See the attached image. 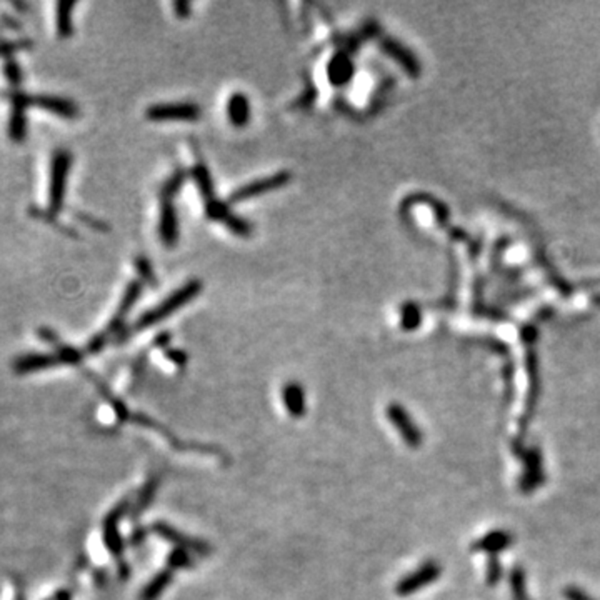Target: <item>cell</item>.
Masks as SVG:
<instances>
[{
  "mask_svg": "<svg viewBox=\"0 0 600 600\" xmlns=\"http://www.w3.org/2000/svg\"><path fill=\"white\" fill-rule=\"evenodd\" d=\"M288 180H290V174H288V172H278L276 175L264 177V179H259L255 180V182H250L244 185V187L237 189L235 192L230 195V202H244V200L257 197V195L272 192V190L281 189L286 184H288Z\"/></svg>",
  "mask_w": 600,
  "mask_h": 600,
  "instance_id": "52a82bcc",
  "label": "cell"
},
{
  "mask_svg": "<svg viewBox=\"0 0 600 600\" xmlns=\"http://www.w3.org/2000/svg\"><path fill=\"white\" fill-rule=\"evenodd\" d=\"M352 72H353V65L346 54L336 55V57L332 59V62L329 64L327 73H329L330 82H332L334 86H343V83H347V81L352 76Z\"/></svg>",
  "mask_w": 600,
  "mask_h": 600,
  "instance_id": "2e32d148",
  "label": "cell"
},
{
  "mask_svg": "<svg viewBox=\"0 0 600 600\" xmlns=\"http://www.w3.org/2000/svg\"><path fill=\"white\" fill-rule=\"evenodd\" d=\"M160 235L167 245H175L177 237H179V224H177L175 207L172 206L170 200L165 199L160 213Z\"/></svg>",
  "mask_w": 600,
  "mask_h": 600,
  "instance_id": "4fadbf2b",
  "label": "cell"
},
{
  "mask_svg": "<svg viewBox=\"0 0 600 600\" xmlns=\"http://www.w3.org/2000/svg\"><path fill=\"white\" fill-rule=\"evenodd\" d=\"M283 406L292 418H302L307 412L305 392L299 382H287L282 389Z\"/></svg>",
  "mask_w": 600,
  "mask_h": 600,
  "instance_id": "8fae6325",
  "label": "cell"
},
{
  "mask_svg": "<svg viewBox=\"0 0 600 600\" xmlns=\"http://www.w3.org/2000/svg\"><path fill=\"white\" fill-rule=\"evenodd\" d=\"M165 355H167V359H169L170 362H174L175 365L187 364V353L182 352V351H177V348H174V351H167Z\"/></svg>",
  "mask_w": 600,
  "mask_h": 600,
  "instance_id": "d4e9b609",
  "label": "cell"
},
{
  "mask_svg": "<svg viewBox=\"0 0 600 600\" xmlns=\"http://www.w3.org/2000/svg\"><path fill=\"white\" fill-rule=\"evenodd\" d=\"M146 539H147V530L142 529V527H137L132 532V536H130V542H132L136 547H139V546H142L143 542H146Z\"/></svg>",
  "mask_w": 600,
  "mask_h": 600,
  "instance_id": "484cf974",
  "label": "cell"
},
{
  "mask_svg": "<svg viewBox=\"0 0 600 600\" xmlns=\"http://www.w3.org/2000/svg\"><path fill=\"white\" fill-rule=\"evenodd\" d=\"M76 7L73 2H59L57 4V32L60 37H69L72 34V8Z\"/></svg>",
  "mask_w": 600,
  "mask_h": 600,
  "instance_id": "d6986e66",
  "label": "cell"
},
{
  "mask_svg": "<svg viewBox=\"0 0 600 600\" xmlns=\"http://www.w3.org/2000/svg\"><path fill=\"white\" fill-rule=\"evenodd\" d=\"M520 457H522L524 462V473L522 477H520V483L519 487L522 488V492H532L536 490L537 487H541L543 483V469H542V455L541 450L537 447L527 449V450H520Z\"/></svg>",
  "mask_w": 600,
  "mask_h": 600,
  "instance_id": "ba28073f",
  "label": "cell"
},
{
  "mask_svg": "<svg viewBox=\"0 0 600 600\" xmlns=\"http://www.w3.org/2000/svg\"><path fill=\"white\" fill-rule=\"evenodd\" d=\"M146 115L151 120H195L202 115V110L195 104H160L148 107Z\"/></svg>",
  "mask_w": 600,
  "mask_h": 600,
  "instance_id": "9c48e42d",
  "label": "cell"
},
{
  "mask_svg": "<svg viewBox=\"0 0 600 600\" xmlns=\"http://www.w3.org/2000/svg\"><path fill=\"white\" fill-rule=\"evenodd\" d=\"M194 565H195V560L192 553L184 551V548H174V551H170L169 555H167V567L172 570L192 569Z\"/></svg>",
  "mask_w": 600,
  "mask_h": 600,
  "instance_id": "44dd1931",
  "label": "cell"
},
{
  "mask_svg": "<svg viewBox=\"0 0 600 600\" xmlns=\"http://www.w3.org/2000/svg\"><path fill=\"white\" fill-rule=\"evenodd\" d=\"M174 7L177 8V11H180V12H179V16H182V17L189 16V8H190L189 4H180V2H177Z\"/></svg>",
  "mask_w": 600,
  "mask_h": 600,
  "instance_id": "f546056e",
  "label": "cell"
},
{
  "mask_svg": "<svg viewBox=\"0 0 600 600\" xmlns=\"http://www.w3.org/2000/svg\"><path fill=\"white\" fill-rule=\"evenodd\" d=\"M159 487H160V477L151 476L147 478V482L143 483L141 490L137 492L136 500L132 502V507H130V515H132L134 519L141 517L148 507H151L153 499H155Z\"/></svg>",
  "mask_w": 600,
  "mask_h": 600,
  "instance_id": "7c38bea8",
  "label": "cell"
},
{
  "mask_svg": "<svg viewBox=\"0 0 600 600\" xmlns=\"http://www.w3.org/2000/svg\"><path fill=\"white\" fill-rule=\"evenodd\" d=\"M152 532L155 534V536H159L160 539H164V541L170 542L172 546H175V548H184V551H187L190 553H197V555L207 557L212 553V546L206 541H202V539H195L190 537L187 534L180 532V530H177L175 527H172L167 522H155L152 524Z\"/></svg>",
  "mask_w": 600,
  "mask_h": 600,
  "instance_id": "277c9868",
  "label": "cell"
},
{
  "mask_svg": "<svg viewBox=\"0 0 600 600\" xmlns=\"http://www.w3.org/2000/svg\"><path fill=\"white\" fill-rule=\"evenodd\" d=\"M130 507H132V502H130V499H124L122 502H119V504L115 505L114 509L105 515L104 524H102L104 543H105V547L109 548V552L112 553L115 559H117L119 577L124 580L129 579L130 567L125 564V560H124L125 547H124V539H122V536H120L119 524H120V520H122L124 515L130 512Z\"/></svg>",
  "mask_w": 600,
  "mask_h": 600,
  "instance_id": "6da1fadb",
  "label": "cell"
},
{
  "mask_svg": "<svg viewBox=\"0 0 600 600\" xmlns=\"http://www.w3.org/2000/svg\"><path fill=\"white\" fill-rule=\"evenodd\" d=\"M139 294H141V283H137V282L136 283H130L129 288H127V292H125V295H124V299H122V304H120V307H119V312L115 314L114 322H112V325H110V329L117 327L119 324H122L124 317L129 314L130 307H132L134 302H136L139 299Z\"/></svg>",
  "mask_w": 600,
  "mask_h": 600,
  "instance_id": "ffe728a7",
  "label": "cell"
},
{
  "mask_svg": "<svg viewBox=\"0 0 600 600\" xmlns=\"http://www.w3.org/2000/svg\"><path fill=\"white\" fill-rule=\"evenodd\" d=\"M6 73H7L8 81H11L12 83H18V81H20V72H18V67H17L16 62H8L7 64Z\"/></svg>",
  "mask_w": 600,
  "mask_h": 600,
  "instance_id": "4316f807",
  "label": "cell"
},
{
  "mask_svg": "<svg viewBox=\"0 0 600 600\" xmlns=\"http://www.w3.org/2000/svg\"><path fill=\"white\" fill-rule=\"evenodd\" d=\"M510 585H512L514 600H529L527 585H525V574L522 567H515L510 572Z\"/></svg>",
  "mask_w": 600,
  "mask_h": 600,
  "instance_id": "7402d4cb",
  "label": "cell"
},
{
  "mask_svg": "<svg viewBox=\"0 0 600 600\" xmlns=\"http://www.w3.org/2000/svg\"><path fill=\"white\" fill-rule=\"evenodd\" d=\"M502 577V565L497 555H488L487 562V582L488 585H495Z\"/></svg>",
  "mask_w": 600,
  "mask_h": 600,
  "instance_id": "cb8c5ba5",
  "label": "cell"
},
{
  "mask_svg": "<svg viewBox=\"0 0 600 600\" xmlns=\"http://www.w3.org/2000/svg\"><path fill=\"white\" fill-rule=\"evenodd\" d=\"M387 418L390 420V424L394 425V429L399 432L400 437H402L404 442H406V445H408L411 449H418L422 445V442H424V434H422V430L418 429L417 422L413 420L411 413L407 412L406 407H402L400 404H390L387 407Z\"/></svg>",
  "mask_w": 600,
  "mask_h": 600,
  "instance_id": "5b68a950",
  "label": "cell"
},
{
  "mask_svg": "<svg viewBox=\"0 0 600 600\" xmlns=\"http://www.w3.org/2000/svg\"><path fill=\"white\" fill-rule=\"evenodd\" d=\"M172 580H174V570L169 569V567L164 570L157 572V574L151 579V582L143 587V590L141 592V600H157L162 594L165 592V589L169 587Z\"/></svg>",
  "mask_w": 600,
  "mask_h": 600,
  "instance_id": "5bb4252c",
  "label": "cell"
},
{
  "mask_svg": "<svg viewBox=\"0 0 600 600\" xmlns=\"http://www.w3.org/2000/svg\"><path fill=\"white\" fill-rule=\"evenodd\" d=\"M440 574L442 567L435 560H425L417 570L411 572V574L399 580L397 585H395V594L400 595V597L416 594L418 590L427 587V585L435 582Z\"/></svg>",
  "mask_w": 600,
  "mask_h": 600,
  "instance_id": "8992f818",
  "label": "cell"
},
{
  "mask_svg": "<svg viewBox=\"0 0 600 600\" xmlns=\"http://www.w3.org/2000/svg\"><path fill=\"white\" fill-rule=\"evenodd\" d=\"M34 104L40 109L49 110V112L62 115V117H76L77 115V105L73 102L67 99H60V97H37L34 99Z\"/></svg>",
  "mask_w": 600,
  "mask_h": 600,
  "instance_id": "9a60e30c",
  "label": "cell"
},
{
  "mask_svg": "<svg viewBox=\"0 0 600 600\" xmlns=\"http://www.w3.org/2000/svg\"><path fill=\"white\" fill-rule=\"evenodd\" d=\"M49 600H72V592L69 589H62L59 592H55Z\"/></svg>",
  "mask_w": 600,
  "mask_h": 600,
  "instance_id": "f1b7e54d",
  "label": "cell"
},
{
  "mask_svg": "<svg viewBox=\"0 0 600 600\" xmlns=\"http://www.w3.org/2000/svg\"><path fill=\"white\" fill-rule=\"evenodd\" d=\"M72 157L65 151H57L52 157L49 185V211L57 213L64 206L65 189H67L69 170H71Z\"/></svg>",
  "mask_w": 600,
  "mask_h": 600,
  "instance_id": "3957f363",
  "label": "cell"
},
{
  "mask_svg": "<svg viewBox=\"0 0 600 600\" xmlns=\"http://www.w3.org/2000/svg\"><path fill=\"white\" fill-rule=\"evenodd\" d=\"M25 105H27V99H18V97L13 99L11 129L8 130H11V137L16 139V141H20L25 134V115H24Z\"/></svg>",
  "mask_w": 600,
  "mask_h": 600,
  "instance_id": "ac0fdd59",
  "label": "cell"
},
{
  "mask_svg": "<svg viewBox=\"0 0 600 600\" xmlns=\"http://www.w3.org/2000/svg\"><path fill=\"white\" fill-rule=\"evenodd\" d=\"M229 119L235 127H244L247 125L250 119V104L249 99L244 94H235L230 97L229 100Z\"/></svg>",
  "mask_w": 600,
  "mask_h": 600,
  "instance_id": "e0dca14e",
  "label": "cell"
},
{
  "mask_svg": "<svg viewBox=\"0 0 600 600\" xmlns=\"http://www.w3.org/2000/svg\"><path fill=\"white\" fill-rule=\"evenodd\" d=\"M514 537L507 530H490L486 536L472 543V551L486 552L488 555H499L502 551H507L512 546Z\"/></svg>",
  "mask_w": 600,
  "mask_h": 600,
  "instance_id": "30bf717a",
  "label": "cell"
},
{
  "mask_svg": "<svg viewBox=\"0 0 600 600\" xmlns=\"http://www.w3.org/2000/svg\"><path fill=\"white\" fill-rule=\"evenodd\" d=\"M200 290H202V283L197 282V281L185 283L184 287H180L179 290L174 292V294H172L170 297H167V299L162 302L160 305H157L155 309L148 310V312L141 315V317H139V320L136 322V325H134V330H143L147 327H152V325L159 324L160 320L169 317V315L177 312L180 307L192 300Z\"/></svg>",
  "mask_w": 600,
  "mask_h": 600,
  "instance_id": "7a4b0ae2",
  "label": "cell"
},
{
  "mask_svg": "<svg viewBox=\"0 0 600 600\" xmlns=\"http://www.w3.org/2000/svg\"><path fill=\"white\" fill-rule=\"evenodd\" d=\"M192 175H194L195 182H197V185H199V189L202 190V194L206 195L207 199H211V195H212V179H211V175H208V170L202 164H199L192 170Z\"/></svg>",
  "mask_w": 600,
  "mask_h": 600,
  "instance_id": "603a6c76",
  "label": "cell"
},
{
  "mask_svg": "<svg viewBox=\"0 0 600 600\" xmlns=\"http://www.w3.org/2000/svg\"><path fill=\"white\" fill-rule=\"evenodd\" d=\"M565 597L569 599V600H590L587 597V594L582 592V590H580V589H575V587H569V589H567L565 590Z\"/></svg>",
  "mask_w": 600,
  "mask_h": 600,
  "instance_id": "83f0119b",
  "label": "cell"
}]
</instances>
